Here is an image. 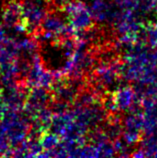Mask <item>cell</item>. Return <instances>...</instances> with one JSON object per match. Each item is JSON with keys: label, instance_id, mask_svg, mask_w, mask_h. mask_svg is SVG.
<instances>
[{"label": "cell", "instance_id": "obj_4", "mask_svg": "<svg viewBox=\"0 0 157 158\" xmlns=\"http://www.w3.org/2000/svg\"><path fill=\"white\" fill-rule=\"evenodd\" d=\"M63 19L59 14H56L54 11L49 12L43 18L40 25V30L52 33L53 35L60 34L62 29L66 26L63 23Z\"/></svg>", "mask_w": 157, "mask_h": 158}, {"label": "cell", "instance_id": "obj_2", "mask_svg": "<svg viewBox=\"0 0 157 158\" xmlns=\"http://www.w3.org/2000/svg\"><path fill=\"white\" fill-rule=\"evenodd\" d=\"M65 10L69 15L70 22L73 28L77 30H82L92 26V16L83 3L78 1L69 2L65 5Z\"/></svg>", "mask_w": 157, "mask_h": 158}, {"label": "cell", "instance_id": "obj_8", "mask_svg": "<svg viewBox=\"0 0 157 158\" xmlns=\"http://www.w3.org/2000/svg\"><path fill=\"white\" fill-rule=\"evenodd\" d=\"M98 156H113L115 155V148L112 144L106 142L98 145Z\"/></svg>", "mask_w": 157, "mask_h": 158}, {"label": "cell", "instance_id": "obj_6", "mask_svg": "<svg viewBox=\"0 0 157 158\" xmlns=\"http://www.w3.org/2000/svg\"><path fill=\"white\" fill-rule=\"evenodd\" d=\"M72 121L71 115L69 113H61V114H55L52 117L50 129L53 133L57 135H62L66 130V128Z\"/></svg>", "mask_w": 157, "mask_h": 158}, {"label": "cell", "instance_id": "obj_7", "mask_svg": "<svg viewBox=\"0 0 157 158\" xmlns=\"http://www.w3.org/2000/svg\"><path fill=\"white\" fill-rule=\"evenodd\" d=\"M40 142L44 151L51 150L59 144L58 135L55 133H43L40 137Z\"/></svg>", "mask_w": 157, "mask_h": 158}, {"label": "cell", "instance_id": "obj_3", "mask_svg": "<svg viewBox=\"0 0 157 158\" xmlns=\"http://www.w3.org/2000/svg\"><path fill=\"white\" fill-rule=\"evenodd\" d=\"M1 23L7 29H11L22 21V4L20 0H8L2 5L0 12Z\"/></svg>", "mask_w": 157, "mask_h": 158}, {"label": "cell", "instance_id": "obj_5", "mask_svg": "<svg viewBox=\"0 0 157 158\" xmlns=\"http://www.w3.org/2000/svg\"><path fill=\"white\" fill-rule=\"evenodd\" d=\"M113 97L116 107L119 110L129 109V107L133 104L136 98L134 90L127 88V87H122L121 89H119Z\"/></svg>", "mask_w": 157, "mask_h": 158}, {"label": "cell", "instance_id": "obj_12", "mask_svg": "<svg viewBox=\"0 0 157 158\" xmlns=\"http://www.w3.org/2000/svg\"><path fill=\"white\" fill-rule=\"evenodd\" d=\"M0 121H1V118H0Z\"/></svg>", "mask_w": 157, "mask_h": 158}, {"label": "cell", "instance_id": "obj_11", "mask_svg": "<svg viewBox=\"0 0 157 158\" xmlns=\"http://www.w3.org/2000/svg\"><path fill=\"white\" fill-rule=\"evenodd\" d=\"M6 1H8V0H0V6H2Z\"/></svg>", "mask_w": 157, "mask_h": 158}, {"label": "cell", "instance_id": "obj_9", "mask_svg": "<svg viewBox=\"0 0 157 158\" xmlns=\"http://www.w3.org/2000/svg\"><path fill=\"white\" fill-rule=\"evenodd\" d=\"M145 38L153 46H157V24L149 25L145 30Z\"/></svg>", "mask_w": 157, "mask_h": 158}, {"label": "cell", "instance_id": "obj_10", "mask_svg": "<svg viewBox=\"0 0 157 158\" xmlns=\"http://www.w3.org/2000/svg\"><path fill=\"white\" fill-rule=\"evenodd\" d=\"M79 156L82 157H94L98 156V150L96 147H94L93 145H87L83 148H80Z\"/></svg>", "mask_w": 157, "mask_h": 158}, {"label": "cell", "instance_id": "obj_1", "mask_svg": "<svg viewBox=\"0 0 157 158\" xmlns=\"http://www.w3.org/2000/svg\"><path fill=\"white\" fill-rule=\"evenodd\" d=\"M49 101H50V95L48 94L44 87H32L29 93L27 94L25 104L23 107V112L31 120H33L39 113L40 110L46 108Z\"/></svg>", "mask_w": 157, "mask_h": 158}]
</instances>
